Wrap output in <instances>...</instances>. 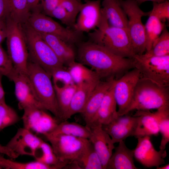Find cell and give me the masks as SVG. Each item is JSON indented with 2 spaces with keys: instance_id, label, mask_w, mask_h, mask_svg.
<instances>
[{
  "instance_id": "5b68a950",
  "label": "cell",
  "mask_w": 169,
  "mask_h": 169,
  "mask_svg": "<svg viewBox=\"0 0 169 169\" xmlns=\"http://www.w3.org/2000/svg\"><path fill=\"white\" fill-rule=\"evenodd\" d=\"M26 74L39 101L59 121L60 114L51 75L37 64L29 60Z\"/></svg>"
},
{
  "instance_id": "277c9868",
  "label": "cell",
  "mask_w": 169,
  "mask_h": 169,
  "mask_svg": "<svg viewBox=\"0 0 169 169\" xmlns=\"http://www.w3.org/2000/svg\"><path fill=\"white\" fill-rule=\"evenodd\" d=\"M169 105V87H163L146 79L140 78L134 92L130 111L158 109Z\"/></svg>"
},
{
  "instance_id": "7402d4cb",
  "label": "cell",
  "mask_w": 169,
  "mask_h": 169,
  "mask_svg": "<svg viewBox=\"0 0 169 169\" xmlns=\"http://www.w3.org/2000/svg\"><path fill=\"white\" fill-rule=\"evenodd\" d=\"M133 116L137 118L133 136L137 138L158 134V124L154 112L150 110H137Z\"/></svg>"
},
{
  "instance_id": "ac0fdd59",
  "label": "cell",
  "mask_w": 169,
  "mask_h": 169,
  "mask_svg": "<svg viewBox=\"0 0 169 169\" xmlns=\"http://www.w3.org/2000/svg\"><path fill=\"white\" fill-rule=\"evenodd\" d=\"M136 117L124 115L118 116L108 124L102 125L103 129L110 137L114 144L133 136Z\"/></svg>"
},
{
  "instance_id": "74e56055",
  "label": "cell",
  "mask_w": 169,
  "mask_h": 169,
  "mask_svg": "<svg viewBox=\"0 0 169 169\" xmlns=\"http://www.w3.org/2000/svg\"><path fill=\"white\" fill-rule=\"evenodd\" d=\"M14 71L8 54L0 45V74L10 79Z\"/></svg>"
},
{
  "instance_id": "f1b7e54d",
  "label": "cell",
  "mask_w": 169,
  "mask_h": 169,
  "mask_svg": "<svg viewBox=\"0 0 169 169\" xmlns=\"http://www.w3.org/2000/svg\"><path fill=\"white\" fill-rule=\"evenodd\" d=\"M76 87L75 84L60 87H54L60 114L59 121H63Z\"/></svg>"
},
{
  "instance_id": "f6af8a7d",
  "label": "cell",
  "mask_w": 169,
  "mask_h": 169,
  "mask_svg": "<svg viewBox=\"0 0 169 169\" xmlns=\"http://www.w3.org/2000/svg\"><path fill=\"white\" fill-rule=\"evenodd\" d=\"M7 28L6 21H0V45L3 40L6 38Z\"/></svg>"
},
{
  "instance_id": "d6a6232c",
  "label": "cell",
  "mask_w": 169,
  "mask_h": 169,
  "mask_svg": "<svg viewBox=\"0 0 169 169\" xmlns=\"http://www.w3.org/2000/svg\"><path fill=\"white\" fill-rule=\"evenodd\" d=\"M74 162L79 169H103L100 158L91 143L80 157Z\"/></svg>"
},
{
  "instance_id": "b9f144b4",
  "label": "cell",
  "mask_w": 169,
  "mask_h": 169,
  "mask_svg": "<svg viewBox=\"0 0 169 169\" xmlns=\"http://www.w3.org/2000/svg\"><path fill=\"white\" fill-rule=\"evenodd\" d=\"M60 0H42L41 6L45 14L49 15L60 4Z\"/></svg>"
},
{
  "instance_id": "8fae6325",
  "label": "cell",
  "mask_w": 169,
  "mask_h": 169,
  "mask_svg": "<svg viewBox=\"0 0 169 169\" xmlns=\"http://www.w3.org/2000/svg\"><path fill=\"white\" fill-rule=\"evenodd\" d=\"M140 78L139 71L134 68L119 79H114L113 95L118 107L117 113L119 116L126 115L132 101L135 87Z\"/></svg>"
},
{
  "instance_id": "7dc6e473",
  "label": "cell",
  "mask_w": 169,
  "mask_h": 169,
  "mask_svg": "<svg viewBox=\"0 0 169 169\" xmlns=\"http://www.w3.org/2000/svg\"><path fill=\"white\" fill-rule=\"evenodd\" d=\"M2 76L3 75L0 74V102L5 100V93L2 83Z\"/></svg>"
},
{
  "instance_id": "4fadbf2b",
  "label": "cell",
  "mask_w": 169,
  "mask_h": 169,
  "mask_svg": "<svg viewBox=\"0 0 169 169\" xmlns=\"http://www.w3.org/2000/svg\"><path fill=\"white\" fill-rule=\"evenodd\" d=\"M9 79L14 83L15 94L20 109L36 107L46 110L38 98L26 74L15 70Z\"/></svg>"
},
{
  "instance_id": "4316f807",
  "label": "cell",
  "mask_w": 169,
  "mask_h": 169,
  "mask_svg": "<svg viewBox=\"0 0 169 169\" xmlns=\"http://www.w3.org/2000/svg\"><path fill=\"white\" fill-rule=\"evenodd\" d=\"M68 66L67 69L74 83L76 85L95 79H101L95 71L79 62H77L74 61Z\"/></svg>"
},
{
  "instance_id": "ab89813d",
  "label": "cell",
  "mask_w": 169,
  "mask_h": 169,
  "mask_svg": "<svg viewBox=\"0 0 169 169\" xmlns=\"http://www.w3.org/2000/svg\"><path fill=\"white\" fill-rule=\"evenodd\" d=\"M82 4L78 0H60V4L67 12L74 23Z\"/></svg>"
},
{
  "instance_id": "cb8c5ba5",
  "label": "cell",
  "mask_w": 169,
  "mask_h": 169,
  "mask_svg": "<svg viewBox=\"0 0 169 169\" xmlns=\"http://www.w3.org/2000/svg\"><path fill=\"white\" fill-rule=\"evenodd\" d=\"M119 143L107 162L106 169H138L134 163L133 150L127 148L123 141Z\"/></svg>"
},
{
  "instance_id": "603a6c76",
  "label": "cell",
  "mask_w": 169,
  "mask_h": 169,
  "mask_svg": "<svg viewBox=\"0 0 169 169\" xmlns=\"http://www.w3.org/2000/svg\"><path fill=\"white\" fill-rule=\"evenodd\" d=\"M39 33L64 65L68 66L75 61V54L72 45L56 35Z\"/></svg>"
},
{
  "instance_id": "f546056e",
  "label": "cell",
  "mask_w": 169,
  "mask_h": 169,
  "mask_svg": "<svg viewBox=\"0 0 169 169\" xmlns=\"http://www.w3.org/2000/svg\"><path fill=\"white\" fill-rule=\"evenodd\" d=\"M162 138L160 150H165L169 142V105L162 107L154 112Z\"/></svg>"
},
{
  "instance_id": "836d02e7",
  "label": "cell",
  "mask_w": 169,
  "mask_h": 169,
  "mask_svg": "<svg viewBox=\"0 0 169 169\" xmlns=\"http://www.w3.org/2000/svg\"><path fill=\"white\" fill-rule=\"evenodd\" d=\"M143 54L146 56H161L169 55V32L166 27L154 41L151 49Z\"/></svg>"
},
{
  "instance_id": "5bb4252c",
  "label": "cell",
  "mask_w": 169,
  "mask_h": 169,
  "mask_svg": "<svg viewBox=\"0 0 169 169\" xmlns=\"http://www.w3.org/2000/svg\"><path fill=\"white\" fill-rule=\"evenodd\" d=\"M102 14L100 0L87 1L82 4L73 29L80 33H89L98 26Z\"/></svg>"
},
{
  "instance_id": "8992f818",
  "label": "cell",
  "mask_w": 169,
  "mask_h": 169,
  "mask_svg": "<svg viewBox=\"0 0 169 169\" xmlns=\"http://www.w3.org/2000/svg\"><path fill=\"white\" fill-rule=\"evenodd\" d=\"M8 54L14 69L26 74L28 53L22 25L8 17L6 20Z\"/></svg>"
},
{
  "instance_id": "d590c367",
  "label": "cell",
  "mask_w": 169,
  "mask_h": 169,
  "mask_svg": "<svg viewBox=\"0 0 169 169\" xmlns=\"http://www.w3.org/2000/svg\"><path fill=\"white\" fill-rule=\"evenodd\" d=\"M19 120L16 112L8 105L5 100L0 102V131L15 124Z\"/></svg>"
},
{
  "instance_id": "4dcf8cb0",
  "label": "cell",
  "mask_w": 169,
  "mask_h": 169,
  "mask_svg": "<svg viewBox=\"0 0 169 169\" xmlns=\"http://www.w3.org/2000/svg\"><path fill=\"white\" fill-rule=\"evenodd\" d=\"M33 157L37 161L54 166L56 169H61L66 166L58 158L51 146L43 140Z\"/></svg>"
},
{
  "instance_id": "7bdbcfd3",
  "label": "cell",
  "mask_w": 169,
  "mask_h": 169,
  "mask_svg": "<svg viewBox=\"0 0 169 169\" xmlns=\"http://www.w3.org/2000/svg\"><path fill=\"white\" fill-rule=\"evenodd\" d=\"M10 13L9 0H0V21H6Z\"/></svg>"
},
{
  "instance_id": "3957f363",
  "label": "cell",
  "mask_w": 169,
  "mask_h": 169,
  "mask_svg": "<svg viewBox=\"0 0 169 169\" xmlns=\"http://www.w3.org/2000/svg\"><path fill=\"white\" fill-rule=\"evenodd\" d=\"M22 26L28 49V60L37 64L51 75L54 70L65 67L39 33L27 23Z\"/></svg>"
},
{
  "instance_id": "2e32d148",
  "label": "cell",
  "mask_w": 169,
  "mask_h": 169,
  "mask_svg": "<svg viewBox=\"0 0 169 169\" xmlns=\"http://www.w3.org/2000/svg\"><path fill=\"white\" fill-rule=\"evenodd\" d=\"M43 141L23 127L18 129L6 146L19 156L28 155L33 157Z\"/></svg>"
},
{
  "instance_id": "7a4b0ae2",
  "label": "cell",
  "mask_w": 169,
  "mask_h": 169,
  "mask_svg": "<svg viewBox=\"0 0 169 169\" xmlns=\"http://www.w3.org/2000/svg\"><path fill=\"white\" fill-rule=\"evenodd\" d=\"M102 11L100 23L97 28L89 33V41L120 56L133 59L136 54L127 30L110 25L102 9Z\"/></svg>"
},
{
  "instance_id": "8d00e7d4",
  "label": "cell",
  "mask_w": 169,
  "mask_h": 169,
  "mask_svg": "<svg viewBox=\"0 0 169 169\" xmlns=\"http://www.w3.org/2000/svg\"><path fill=\"white\" fill-rule=\"evenodd\" d=\"M51 76L54 87H60L75 84L69 72L65 67L54 70Z\"/></svg>"
},
{
  "instance_id": "52a82bcc",
  "label": "cell",
  "mask_w": 169,
  "mask_h": 169,
  "mask_svg": "<svg viewBox=\"0 0 169 169\" xmlns=\"http://www.w3.org/2000/svg\"><path fill=\"white\" fill-rule=\"evenodd\" d=\"M128 18L127 31L133 51L136 55H141L146 51L145 26L141 18L149 16L150 11L142 10L135 0H119Z\"/></svg>"
},
{
  "instance_id": "30bf717a",
  "label": "cell",
  "mask_w": 169,
  "mask_h": 169,
  "mask_svg": "<svg viewBox=\"0 0 169 169\" xmlns=\"http://www.w3.org/2000/svg\"><path fill=\"white\" fill-rule=\"evenodd\" d=\"M49 16L38 11L33 12L26 23L39 33L56 35L72 45L79 41L80 33L64 27Z\"/></svg>"
},
{
  "instance_id": "e0dca14e",
  "label": "cell",
  "mask_w": 169,
  "mask_h": 169,
  "mask_svg": "<svg viewBox=\"0 0 169 169\" xmlns=\"http://www.w3.org/2000/svg\"><path fill=\"white\" fill-rule=\"evenodd\" d=\"M88 139L98 155L103 169H106L107 162L115 148L114 144L109 135L102 128V125L92 126Z\"/></svg>"
},
{
  "instance_id": "f35d334b",
  "label": "cell",
  "mask_w": 169,
  "mask_h": 169,
  "mask_svg": "<svg viewBox=\"0 0 169 169\" xmlns=\"http://www.w3.org/2000/svg\"><path fill=\"white\" fill-rule=\"evenodd\" d=\"M151 13L163 22L169 19V2L167 0L158 3L153 2Z\"/></svg>"
},
{
  "instance_id": "c3c4849f",
  "label": "cell",
  "mask_w": 169,
  "mask_h": 169,
  "mask_svg": "<svg viewBox=\"0 0 169 169\" xmlns=\"http://www.w3.org/2000/svg\"><path fill=\"white\" fill-rule=\"evenodd\" d=\"M137 2L138 4L139 5L142 3L145 2L147 1H151L153 2H156L158 3H160L166 0H135Z\"/></svg>"
},
{
  "instance_id": "9c48e42d",
  "label": "cell",
  "mask_w": 169,
  "mask_h": 169,
  "mask_svg": "<svg viewBox=\"0 0 169 169\" xmlns=\"http://www.w3.org/2000/svg\"><path fill=\"white\" fill-rule=\"evenodd\" d=\"M135 68L139 70L141 77L163 87L169 85V55L146 56L136 55L133 58Z\"/></svg>"
},
{
  "instance_id": "681fc988",
  "label": "cell",
  "mask_w": 169,
  "mask_h": 169,
  "mask_svg": "<svg viewBox=\"0 0 169 169\" xmlns=\"http://www.w3.org/2000/svg\"><path fill=\"white\" fill-rule=\"evenodd\" d=\"M169 169V164H167L165 166L159 167L157 168V169Z\"/></svg>"
},
{
  "instance_id": "d4e9b609",
  "label": "cell",
  "mask_w": 169,
  "mask_h": 169,
  "mask_svg": "<svg viewBox=\"0 0 169 169\" xmlns=\"http://www.w3.org/2000/svg\"><path fill=\"white\" fill-rule=\"evenodd\" d=\"M101 5L110 25L127 30L128 18L119 0H102Z\"/></svg>"
},
{
  "instance_id": "d6986e66",
  "label": "cell",
  "mask_w": 169,
  "mask_h": 169,
  "mask_svg": "<svg viewBox=\"0 0 169 169\" xmlns=\"http://www.w3.org/2000/svg\"><path fill=\"white\" fill-rule=\"evenodd\" d=\"M114 79L112 77L106 81L100 80L93 90L81 113L87 127L92 121L105 95L111 86Z\"/></svg>"
},
{
  "instance_id": "60d3db41",
  "label": "cell",
  "mask_w": 169,
  "mask_h": 169,
  "mask_svg": "<svg viewBox=\"0 0 169 169\" xmlns=\"http://www.w3.org/2000/svg\"><path fill=\"white\" fill-rule=\"evenodd\" d=\"M49 16L59 20L69 28H73L75 23L65 9L60 4L52 11Z\"/></svg>"
},
{
  "instance_id": "484cf974",
  "label": "cell",
  "mask_w": 169,
  "mask_h": 169,
  "mask_svg": "<svg viewBox=\"0 0 169 169\" xmlns=\"http://www.w3.org/2000/svg\"><path fill=\"white\" fill-rule=\"evenodd\" d=\"M90 134V129L86 125L84 126L75 122L64 120L60 122L52 131L44 136L63 134L88 139Z\"/></svg>"
},
{
  "instance_id": "7c38bea8",
  "label": "cell",
  "mask_w": 169,
  "mask_h": 169,
  "mask_svg": "<svg viewBox=\"0 0 169 169\" xmlns=\"http://www.w3.org/2000/svg\"><path fill=\"white\" fill-rule=\"evenodd\" d=\"M23 110L22 119L23 127L32 132L44 135L54 130L60 122L57 118L53 117L45 109L30 107Z\"/></svg>"
},
{
  "instance_id": "ee69618b",
  "label": "cell",
  "mask_w": 169,
  "mask_h": 169,
  "mask_svg": "<svg viewBox=\"0 0 169 169\" xmlns=\"http://www.w3.org/2000/svg\"><path fill=\"white\" fill-rule=\"evenodd\" d=\"M0 153L6 155L12 159L18 158L19 156L6 145H2L0 143Z\"/></svg>"
},
{
  "instance_id": "bcb514c9",
  "label": "cell",
  "mask_w": 169,
  "mask_h": 169,
  "mask_svg": "<svg viewBox=\"0 0 169 169\" xmlns=\"http://www.w3.org/2000/svg\"><path fill=\"white\" fill-rule=\"evenodd\" d=\"M30 11L32 12L38 11L39 4L42 0H27Z\"/></svg>"
},
{
  "instance_id": "ffe728a7",
  "label": "cell",
  "mask_w": 169,
  "mask_h": 169,
  "mask_svg": "<svg viewBox=\"0 0 169 169\" xmlns=\"http://www.w3.org/2000/svg\"><path fill=\"white\" fill-rule=\"evenodd\" d=\"M100 79H98L76 85V89L63 121L66 120L75 114L82 112L93 90Z\"/></svg>"
},
{
  "instance_id": "e575fe53",
  "label": "cell",
  "mask_w": 169,
  "mask_h": 169,
  "mask_svg": "<svg viewBox=\"0 0 169 169\" xmlns=\"http://www.w3.org/2000/svg\"><path fill=\"white\" fill-rule=\"evenodd\" d=\"M56 169L54 166L38 161L20 162L6 159L0 155V169Z\"/></svg>"
},
{
  "instance_id": "44dd1931",
  "label": "cell",
  "mask_w": 169,
  "mask_h": 169,
  "mask_svg": "<svg viewBox=\"0 0 169 169\" xmlns=\"http://www.w3.org/2000/svg\"><path fill=\"white\" fill-rule=\"evenodd\" d=\"M116 105L113 95V83L105 95L95 116L88 128L98 125H102L107 124L118 116Z\"/></svg>"
},
{
  "instance_id": "1f68e13d",
  "label": "cell",
  "mask_w": 169,
  "mask_h": 169,
  "mask_svg": "<svg viewBox=\"0 0 169 169\" xmlns=\"http://www.w3.org/2000/svg\"><path fill=\"white\" fill-rule=\"evenodd\" d=\"M9 17L21 25L27 23L31 14L27 0H9Z\"/></svg>"
},
{
  "instance_id": "6da1fadb",
  "label": "cell",
  "mask_w": 169,
  "mask_h": 169,
  "mask_svg": "<svg viewBox=\"0 0 169 169\" xmlns=\"http://www.w3.org/2000/svg\"><path fill=\"white\" fill-rule=\"evenodd\" d=\"M77 56L79 62L90 67L101 79L113 77L135 68L133 59L118 56L89 41L79 44Z\"/></svg>"
},
{
  "instance_id": "83f0119b",
  "label": "cell",
  "mask_w": 169,
  "mask_h": 169,
  "mask_svg": "<svg viewBox=\"0 0 169 169\" xmlns=\"http://www.w3.org/2000/svg\"><path fill=\"white\" fill-rule=\"evenodd\" d=\"M148 16L149 18L144 25L146 37V52L151 49L154 41L159 37L166 27L164 22L151 12Z\"/></svg>"
},
{
  "instance_id": "ba28073f",
  "label": "cell",
  "mask_w": 169,
  "mask_h": 169,
  "mask_svg": "<svg viewBox=\"0 0 169 169\" xmlns=\"http://www.w3.org/2000/svg\"><path fill=\"white\" fill-rule=\"evenodd\" d=\"M44 136L50 143L58 158L66 166L76 161L90 143L87 139L72 136L58 134Z\"/></svg>"
},
{
  "instance_id": "9a60e30c",
  "label": "cell",
  "mask_w": 169,
  "mask_h": 169,
  "mask_svg": "<svg viewBox=\"0 0 169 169\" xmlns=\"http://www.w3.org/2000/svg\"><path fill=\"white\" fill-rule=\"evenodd\" d=\"M137 146L133 150L134 157L140 163L147 167H156L165 164L164 158L167 156L166 151H157L154 148L149 136L139 137Z\"/></svg>"
}]
</instances>
